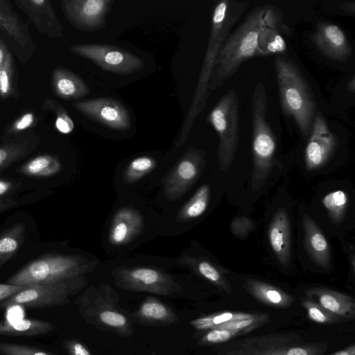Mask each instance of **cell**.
Returning <instances> with one entry per match:
<instances>
[{
  "label": "cell",
  "mask_w": 355,
  "mask_h": 355,
  "mask_svg": "<svg viewBox=\"0 0 355 355\" xmlns=\"http://www.w3.org/2000/svg\"><path fill=\"white\" fill-rule=\"evenodd\" d=\"M286 26L282 12L272 5L253 8L230 34L216 59L209 84L215 91L232 77L247 60L260 55L261 35L270 27Z\"/></svg>",
  "instance_id": "1"
},
{
  "label": "cell",
  "mask_w": 355,
  "mask_h": 355,
  "mask_svg": "<svg viewBox=\"0 0 355 355\" xmlns=\"http://www.w3.org/2000/svg\"><path fill=\"white\" fill-rule=\"evenodd\" d=\"M249 1L222 0L214 8L207 51L190 109L187 115L178 146L184 142L196 116L204 110L208 97L209 84L216 59L230 34V32L249 6Z\"/></svg>",
  "instance_id": "2"
},
{
  "label": "cell",
  "mask_w": 355,
  "mask_h": 355,
  "mask_svg": "<svg viewBox=\"0 0 355 355\" xmlns=\"http://www.w3.org/2000/svg\"><path fill=\"white\" fill-rule=\"evenodd\" d=\"M275 68L282 110L293 119L303 137L307 139L316 113L313 92L292 60L277 56Z\"/></svg>",
  "instance_id": "3"
},
{
  "label": "cell",
  "mask_w": 355,
  "mask_h": 355,
  "mask_svg": "<svg viewBox=\"0 0 355 355\" xmlns=\"http://www.w3.org/2000/svg\"><path fill=\"white\" fill-rule=\"evenodd\" d=\"M81 318L96 328L128 337L134 329L130 318L119 306V295L105 284L90 287L76 300Z\"/></svg>",
  "instance_id": "4"
},
{
  "label": "cell",
  "mask_w": 355,
  "mask_h": 355,
  "mask_svg": "<svg viewBox=\"0 0 355 355\" xmlns=\"http://www.w3.org/2000/svg\"><path fill=\"white\" fill-rule=\"evenodd\" d=\"M266 89L257 83L252 96V157L251 175L252 191L256 192L265 184L273 165L277 141L268 121Z\"/></svg>",
  "instance_id": "5"
},
{
  "label": "cell",
  "mask_w": 355,
  "mask_h": 355,
  "mask_svg": "<svg viewBox=\"0 0 355 355\" xmlns=\"http://www.w3.org/2000/svg\"><path fill=\"white\" fill-rule=\"evenodd\" d=\"M90 263L78 255L48 254L28 263L15 273L6 284L28 286L64 281L83 276Z\"/></svg>",
  "instance_id": "6"
},
{
  "label": "cell",
  "mask_w": 355,
  "mask_h": 355,
  "mask_svg": "<svg viewBox=\"0 0 355 355\" xmlns=\"http://www.w3.org/2000/svg\"><path fill=\"white\" fill-rule=\"evenodd\" d=\"M239 99L234 89L227 91L207 116V121L218 137V159L220 169L226 171L234 161L239 144Z\"/></svg>",
  "instance_id": "7"
},
{
  "label": "cell",
  "mask_w": 355,
  "mask_h": 355,
  "mask_svg": "<svg viewBox=\"0 0 355 355\" xmlns=\"http://www.w3.org/2000/svg\"><path fill=\"white\" fill-rule=\"evenodd\" d=\"M83 276L69 279L25 286L0 303V308L20 306L44 309L64 306L84 286Z\"/></svg>",
  "instance_id": "8"
},
{
  "label": "cell",
  "mask_w": 355,
  "mask_h": 355,
  "mask_svg": "<svg viewBox=\"0 0 355 355\" xmlns=\"http://www.w3.org/2000/svg\"><path fill=\"white\" fill-rule=\"evenodd\" d=\"M116 284L124 290L171 295L182 290L169 275L148 267H120L114 272Z\"/></svg>",
  "instance_id": "9"
},
{
  "label": "cell",
  "mask_w": 355,
  "mask_h": 355,
  "mask_svg": "<svg viewBox=\"0 0 355 355\" xmlns=\"http://www.w3.org/2000/svg\"><path fill=\"white\" fill-rule=\"evenodd\" d=\"M69 50L112 73L130 74L141 70L145 66L143 60L125 49L113 46L98 44H75L70 46Z\"/></svg>",
  "instance_id": "10"
},
{
  "label": "cell",
  "mask_w": 355,
  "mask_h": 355,
  "mask_svg": "<svg viewBox=\"0 0 355 355\" xmlns=\"http://www.w3.org/2000/svg\"><path fill=\"white\" fill-rule=\"evenodd\" d=\"M72 105L81 114L110 128L127 130L130 127L128 110L116 99L96 98L77 101Z\"/></svg>",
  "instance_id": "11"
},
{
  "label": "cell",
  "mask_w": 355,
  "mask_h": 355,
  "mask_svg": "<svg viewBox=\"0 0 355 355\" xmlns=\"http://www.w3.org/2000/svg\"><path fill=\"white\" fill-rule=\"evenodd\" d=\"M304 150V161L308 171L322 167L333 155L337 144L336 135L329 130L324 116L316 112Z\"/></svg>",
  "instance_id": "12"
},
{
  "label": "cell",
  "mask_w": 355,
  "mask_h": 355,
  "mask_svg": "<svg viewBox=\"0 0 355 355\" xmlns=\"http://www.w3.org/2000/svg\"><path fill=\"white\" fill-rule=\"evenodd\" d=\"M268 318L266 314L223 311L196 318L190 324L198 330H225L238 336L264 324Z\"/></svg>",
  "instance_id": "13"
},
{
  "label": "cell",
  "mask_w": 355,
  "mask_h": 355,
  "mask_svg": "<svg viewBox=\"0 0 355 355\" xmlns=\"http://www.w3.org/2000/svg\"><path fill=\"white\" fill-rule=\"evenodd\" d=\"M112 3L110 0H64L61 8L66 19L74 27L92 31L103 26Z\"/></svg>",
  "instance_id": "14"
},
{
  "label": "cell",
  "mask_w": 355,
  "mask_h": 355,
  "mask_svg": "<svg viewBox=\"0 0 355 355\" xmlns=\"http://www.w3.org/2000/svg\"><path fill=\"white\" fill-rule=\"evenodd\" d=\"M311 39L319 51L332 61L345 62L352 55L353 47L345 32L335 24L318 22Z\"/></svg>",
  "instance_id": "15"
},
{
  "label": "cell",
  "mask_w": 355,
  "mask_h": 355,
  "mask_svg": "<svg viewBox=\"0 0 355 355\" xmlns=\"http://www.w3.org/2000/svg\"><path fill=\"white\" fill-rule=\"evenodd\" d=\"M14 3L38 32L51 38L63 37V27L50 0H15Z\"/></svg>",
  "instance_id": "16"
},
{
  "label": "cell",
  "mask_w": 355,
  "mask_h": 355,
  "mask_svg": "<svg viewBox=\"0 0 355 355\" xmlns=\"http://www.w3.org/2000/svg\"><path fill=\"white\" fill-rule=\"evenodd\" d=\"M204 164V153L196 150L188 152L165 181L167 196L175 198L184 193L197 180Z\"/></svg>",
  "instance_id": "17"
},
{
  "label": "cell",
  "mask_w": 355,
  "mask_h": 355,
  "mask_svg": "<svg viewBox=\"0 0 355 355\" xmlns=\"http://www.w3.org/2000/svg\"><path fill=\"white\" fill-rule=\"evenodd\" d=\"M0 32L17 49L31 55L35 49L28 25L8 1L0 0Z\"/></svg>",
  "instance_id": "18"
},
{
  "label": "cell",
  "mask_w": 355,
  "mask_h": 355,
  "mask_svg": "<svg viewBox=\"0 0 355 355\" xmlns=\"http://www.w3.org/2000/svg\"><path fill=\"white\" fill-rule=\"evenodd\" d=\"M144 227L141 213L134 207H123L115 213L109 232V241L114 245H124L139 234Z\"/></svg>",
  "instance_id": "19"
},
{
  "label": "cell",
  "mask_w": 355,
  "mask_h": 355,
  "mask_svg": "<svg viewBox=\"0 0 355 355\" xmlns=\"http://www.w3.org/2000/svg\"><path fill=\"white\" fill-rule=\"evenodd\" d=\"M270 247L279 263L286 266L291 255V225L286 211L280 209L273 216L268 227Z\"/></svg>",
  "instance_id": "20"
},
{
  "label": "cell",
  "mask_w": 355,
  "mask_h": 355,
  "mask_svg": "<svg viewBox=\"0 0 355 355\" xmlns=\"http://www.w3.org/2000/svg\"><path fill=\"white\" fill-rule=\"evenodd\" d=\"M304 243L306 252L313 261L324 270L331 266L330 248L327 239L317 223L309 215L302 218Z\"/></svg>",
  "instance_id": "21"
},
{
  "label": "cell",
  "mask_w": 355,
  "mask_h": 355,
  "mask_svg": "<svg viewBox=\"0 0 355 355\" xmlns=\"http://www.w3.org/2000/svg\"><path fill=\"white\" fill-rule=\"evenodd\" d=\"M132 315L142 324L169 325L178 321V315L170 306L153 297H146Z\"/></svg>",
  "instance_id": "22"
},
{
  "label": "cell",
  "mask_w": 355,
  "mask_h": 355,
  "mask_svg": "<svg viewBox=\"0 0 355 355\" xmlns=\"http://www.w3.org/2000/svg\"><path fill=\"white\" fill-rule=\"evenodd\" d=\"M309 296L316 298L318 304L339 318H354V299L345 294L324 288H314L307 291Z\"/></svg>",
  "instance_id": "23"
},
{
  "label": "cell",
  "mask_w": 355,
  "mask_h": 355,
  "mask_svg": "<svg viewBox=\"0 0 355 355\" xmlns=\"http://www.w3.org/2000/svg\"><path fill=\"white\" fill-rule=\"evenodd\" d=\"M51 87L56 96L67 101L77 100L89 93L88 86L81 78L62 67L53 70Z\"/></svg>",
  "instance_id": "24"
},
{
  "label": "cell",
  "mask_w": 355,
  "mask_h": 355,
  "mask_svg": "<svg viewBox=\"0 0 355 355\" xmlns=\"http://www.w3.org/2000/svg\"><path fill=\"white\" fill-rule=\"evenodd\" d=\"M40 137L26 134L0 145V172L25 158L40 143Z\"/></svg>",
  "instance_id": "25"
},
{
  "label": "cell",
  "mask_w": 355,
  "mask_h": 355,
  "mask_svg": "<svg viewBox=\"0 0 355 355\" xmlns=\"http://www.w3.org/2000/svg\"><path fill=\"white\" fill-rule=\"evenodd\" d=\"M244 286L255 298L269 306L285 307L293 302L292 297L282 290L261 281L247 279Z\"/></svg>",
  "instance_id": "26"
},
{
  "label": "cell",
  "mask_w": 355,
  "mask_h": 355,
  "mask_svg": "<svg viewBox=\"0 0 355 355\" xmlns=\"http://www.w3.org/2000/svg\"><path fill=\"white\" fill-rule=\"evenodd\" d=\"M54 328L52 323L41 320H3L0 322V335L35 336L48 334Z\"/></svg>",
  "instance_id": "27"
},
{
  "label": "cell",
  "mask_w": 355,
  "mask_h": 355,
  "mask_svg": "<svg viewBox=\"0 0 355 355\" xmlns=\"http://www.w3.org/2000/svg\"><path fill=\"white\" fill-rule=\"evenodd\" d=\"M62 168V164L57 155L42 154L25 162L17 171L25 176L42 178L58 174Z\"/></svg>",
  "instance_id": "28"
},
{
  "label": "cell",
  "mask_w": 355,
  "mask_h": 355,
  "mask_svg": "<svg viewBox=\"0 0 355 355\" xmlns=\"http://www.w3.org/2000/svg\"><path fill=\"white\" fill-rule=\"evenodd\" d=\"M181 261L204 279L226 292H230V282L225 277L222 270L213 263L204 259L189 256H184Z\"/></svg>",
  "instance_id": "29"
},
{
  "label": "cell",
  "mask_w": 355,
  "mask_h": 355,
  "mask_svg": "<svg viewBox=\"0 0 355 355\" xmlns=\"http://www.w3.org/2000/svg\"><path fill=\"white\" fill-rule=\"evenodd\" d=\"M26 227L16 223L0 234V268L13 257L24 243Z\"/></svg>",
  "instance_id": "30"
},
{
  "label": "cell",
  "mask_w": 355,
  "mask_h": 355,
  "mask_svg": "<svg viewBox=\"0 0 355 355\" xmlns=\"http://www.w3.org/2000/svg\"><path fill=\"white\" fill-rule=\"evenodd\" d=\"M210 197V187L203 184L184 205L178 214L180 221L189 220L202 216L207 209Z\"/></svg>",
  "instance_id": "31"
},
{
  "label": "cell",
  "mask_w": 355,
  "mask_h": 355,
  "mask_svg": "<svg viewBox=\"0 0 355 355\" xmlns=\"http://www.w3.org/2000/svg\"><path fill=\"white\" fill-rule=\"evenodd\" d=\"M322 202L334 223L339 224L343 220L348 206V196L345 191L336 190L327 193Z\"/></svg>",
  "instance_id": "32"
},
{
  "label": "cell",
  "mask_w": 355,
  "mask_h": 355,
  "mask_svg": "<svg viewBox=\"0 0 355 355\" xmlns=\"http://www.w3.org/2000/svg\"><path fill=\"white\" fill-rule=\"evenodd\" d=\"M156 165V161L151 157H137L127 166L123 174L124 181L134 183L154 170Z\"/></svg>",
  "instance_id": "33"
},
{
  "label": "cell",
  "mask_w": 355,
  "mask_h": 355,
  "mask_svg": "<svg viewBox=\"0 0 355 355\" xmlns=\"http://www.w3.org/2000/svg\"><path fill=\"white\" fill-rule=\"evenodd\" d=\"M41 108L55 115V127L58 132L67 135L73 131V121L59 103L51 98H46L42 103Z\"/></svg>",
  "instance_id": "34"
},
{
  "label": "cell",
  "mask_w": 355,
  "mask_h": 355,
  "mask_svg": "<svg viewBox=\"0 0 355 355\" xmlns=\"http://www.w3.org/2000/svg\"><path fill=\"white\" fill-rule=\"evenodd\" d=\"M16 96L15 73L12 56L10 53L0 67V97L9 98Z\"/></svg>",
  "instance_id": "35"
},
{
  "label": "cell",
  "mask_w": 355,
  "mask_h": 355,
  "mask_svg": "<svg viewBox=\"0 0 355 355\" xmlns=\"http://www.w3.org/2000/svg\"><path fill=\"white\" fill-rule=\"evenodd\" d=\"M37 122V116L33 112L28 111L17 117L5 130L3 139L16 138L27 133Z\"/></svg>",
  "instance_id": "36"
},
{
  "label": "cell",
  "mask_w": 355,
  "mask_h": 355,
  "mask_svg": "<svg viewBox=\"0 0 355 355\" xmlns=\"http://www.w3.org/2000/svg\"><path fill=\"white\" fill-rule=\"evenodd\" d=\"M302 304L307 310L309 318L315 322L328 324L340 320L339 318L311 300H304Z\"/></svg>",
  "instance_id": "37"
},
{
  "label": "cell",
  "mask_w": 355,
  "mask_h": 355,
  "mask_svg": "<svg viewBox=\"0 0 355 355\" xmlns=\"http://www.w3.org/2000/svg\"><path fill=\"white\" fill-rule=\"evenodd\" d=\"M1 355H56L40 349L16 343L0 342Z\"/></svg>",
  "instance_id": "38"
},
{
  "label": "cell",
  "mask_w": 355,
  "mask_h": 355,
  "mask_svg": "<svg viewBox=\"0 0 355 355\" xmlns=\"http://www.w3.org/2000/svg\"><path fill=\"white\" fill-rule=\"evenodd\" d=\"M254 227V223L247 216L235 217L230 223V231L236 237L246 238Z\"/></svg>",
  "instance_id": "39"
},
{
  "label": "cell",
  "mask_w": 355,
  "mask_h": 355,
  "mask_svg": "<svg viewBox=\"0 0 355 355\" xmlns=\"http://www.w3.org/2000/svg\"><path fill=\"white\" fill-rule=\"evenodd\" d=\"M237 336L236 334L220 329L209 330L200 339V345L219 344Z\"/></svg>",
  "instance_id": "40"
},
{
  "label": "cell",
  "mask_w": 355,
  "mask_h": 355,
  "mask_svg": "<svg viewBox=\"0 0 355 355\" xmlns=\"http://www.w3.org/2000/svg\"><path fill=\"white\" fill-rule=\"evenodd\" d=\"M63 345L69 355H92L89 349L76 340H66Z\"/></svg>",
  "instance_id": "41"
},
{
  "label": "cell",
  "mask_w": 355,
  "mask_h": 355,
  "mask_svg": "<svg viewBox=\"0 0 355 355\" xmlns=\"http://www.w3.org/2000/svg\"><path fill=\"white\" fill-rule=\"evenodd\" d=\"M20 187V182L6 178H0V200L9 198L11 193Z\"/></svg>",
  "instance_id": "42"
},
{
  "label": "cell",
  "mask_w": 355,
  "mask_h": 355,
  "mask_svg": "<svg viewBox=\"0 0 355 355\" xmlns=\"http://www.w3.org/2000/svg\"><path fill=\"white\" fill-rule=\"evenodd\" d=\"M25 286L0 284V303L20 291Z\"/></svg>",
  "instance_id": "43"
},
{
  "label": "cell",
  "mask_w": 355,
  "mask_h": 355,
  "mask_svg": "<svg viewBox=\"0 0 355 355\" xmlns=\"http://www.w3.org/2000/svg\"><path fill=\"white\" fill-rule=\"evenodd\" d=\"M17 205V201L10 197L0 200V213L10 209Z\"/></svg>",
  "instance_id": "44"
},
{
  "label": "cell",
  "mask_w": 355,
  "mask_h": 355,
  "mask_svg": "<svg viewBox=\"0 0 355 355\" xmlns=\"http://www.w3.org/2000/svg\"><path fill=\"white\" fill-rule=\"evenodd\" d=\"M10 53L7 46L3 41L0 39V67L5 62Z\"/></svg>",
  "instance_id": "45"
},
{
  "label": "cell",
  "mask_w": 355,
  "mask_h": 355,
  "mask_svg": "<svg viewBox=\"0 0 355 355\" xmlns=\"http://www.w3.org/2000/svg\"><path fill=\"white\" fill-rule=\"evenodd\" d=\"M332 355H355V346L352 345L351 347L345 349L338 351Z\"/></svg>",
  "instance_id": "46"
},
{
  "label": "cell",
  "mask_w": 355,
  "mask_h": 355,
  "mask_svg": "<svg viewBox=\"0 0 355 355\" xmlns=\"http://www.w3.org/2000/svg\"><path fill=\"white\" fill-rule=\"evenodd\" d=\"M351 8H354V3H346V4H344L343 6H341V8L345 11V12H347L349 13L352 12V13H354V10H352L350 9Z\"/></svg>",
  "instance_id": "47"
},
{
  "label": "cell",
  "mask_w": 355,
  "mask_h": 355,
  "mask_svg": "<svg viewBox=\"0 0 355 355\" xmlns=\"http://www.w3.org/2000/svg\"><path fill=\"white\" fill-rule=\"evenodd\" d=\"M347 89L350 92H354L355 91V80L354 76H353L347 85Z\"/></svg>",
  "instance_id": "48"
}]
</instances>
